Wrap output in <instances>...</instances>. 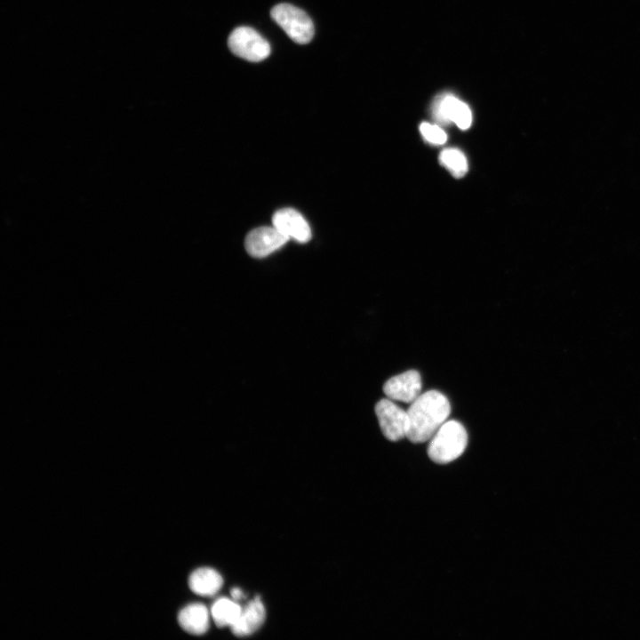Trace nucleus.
Listing matches in <instances>:
<instances>
[{
	"mask_svg": "<svg viewBox=\"0 0 640 640\" xmlns=\"http://www.w3.org/2000/svg\"><path fill=\"white\" fill-rule=\"evenodd\" d=\"M450 412V403L442 393L429 390L420 394L407 410L409 428L406 437L414 444L430 440Z\"/></svg>",
	"mask_w": 640,
	"mask_h": 640,
	"instance_id": "obj_1",
	"label": "nucleus"
},
{
	"mask_svg": "<svg viewBox=\"0 0 640 640\" xmlns=\"http://www.w3.org/2000/svg\"><path fill=\"white\" fill-rule=\"evenodd\" d=\"M468 444V434L457 420L445 421L430 438L428 454L438 464L449 463L459 458Z\"/></svg>",
	"mask_w": 640,
	"mask_h": 640,
	"instance_id": "obj_2",
	"label": "nucleus"
},
{
	"mask_svg": "<svg viewBox=\"0 0 640 640\" xmlns=\"http://www.w3.org/2000/svg\"><path fill=\"white\" fill-rule=\"evenodd\" d=\"M271 18L295 43L306 44L314 36V24L301 9L290 4H279L271 10Z\"/></svg>",
	"mask_w": 640,
	"mask_h": 640,
	"instance_id": "obj_3",
	"label": "nucleus"
},
{
	"mask_svg": "<svg viewBox=\"0 0 640 640\" xmlns=\"http://www.w3.org/2000/svg\"><path fill=\"white\" fill-rule=\"evenodd\" d=\"M228 44L236 56L252 62H259L268 57L270 45L255 29L238 27L229 35Z\"/></svg>",
	"mask_w": 640,
	"mask_h": 640,
	"instance_id": "obj_4",
	"label": "nucleus"
},
{
	"mask_svg": "<svg viewBox=\"0 0 640 640\" xmlns=\"http://www.w3.org/2000/svg\"><path fill=\"white\" fill-rule=\"evenodd\" d=\"M375 413L387 439L396 442L406 437L409 428L407 411L400 408L391 399L384 398L376 404Z\"/></svg>",
	"mask_w": 640,
	"mask_h": 640,
	"instance_id": "obj_5",
	"label": "nucleus"
},
{
	"mask_svg": "<svg viewBox=\"0 0 640 640\" xmlns=\"http://www.w3.org/2000/svg\"><path fill=\"white\" fill-rule=\"evenodd\" d=\"M434 119L442 124L454 123L460 129L467 130L472 123L469 107L451 93L440 95L432 107Z\"/></svg>",
	"mask_w": 640,
	"mask_h": 640,
	"instance_id": "obj_6",
	"label": "nucleus"
},
{
	"mask_svg": "<svg viewBox=\"0 0 640 640\" xmlns=\"http://www.w3.org/2000/svg\"><path fill=\"white\" fill-rule=\"evenodd\" d=\"M288 240L289 238L274 226L260 227L247 235L244 244L250 255L261 258L274 252Z\"/></svg>",
	"mask_w": 640,
	"mask_h": 640,
	"instance_id": "obj_7",
	"label": "nucleus"
},
{
	"mask_svg": "<svg viewBox=\"0 0 640 640\" xmlns=\"http://www.w3.org/2000/svg\"><path fill=\"white\" fill-rule=\"evenodd\" d=\"M421 378L415 370H409L388 380L384 386L385 395L391 400L412 404L421 391Z\"/></svg>",
	"mask_w": 640,
	"mask_h": 640,
	"instance_id": "obj_8",
	"label": "nucleus"
},
{
	"mask_svg": "<svg viewBox=\"0 0 640 640\" xmlns=\"http://www.w3.org/2000/svg\"><path fill=\"white\" fill-rule=\"evenodd\" d=\"M273 226L289 239L298 242H308L311 237V230L307 220L297 211L284 208L275 212L272 218Z\"/></svg>",
	"mask_w": 640,
	"mask_h": 640,
	"instance_id": "obj_9",
	"label": "nucleus"
},
{
	"mask_svg": "<svg viewBox=\"0 0 640 640\" xmlns=\"http://www.w3.org/2000/svg\"><path fill=\"white\" fill-rule=\"evenodd\" d=\"M266 619V609L259 596L250 601L230 627L236 636H248L256 632L264 623Z\"/></svg>",
	"mask_w": 640,
	"mask_h": 640,
	"instance_id": "obj_10",
	"label": "nucleus"
},
{
	"mask_svg": "<svg viewBox=\"0 0 640 640\" xmlns=\"http://www.w3.org/2000/svg\"><path fill=\"white\" fill-rule=\"evenodd\" d=\"M211 612L200 603L184 606L178 613V623L188 634L200 636L207 632L210 626Z\"/></svg>",
	"mask_w": 640,
	"mask_h": 640,
	"instance_id": "obj_11",
	"label": "nucleus"
},
{
	"mask_svg": "<svg viewBox=\"0 0 640 640\" xmlns=\"http://www.w3.org/2000/svg\"><path fill=\"white\" fill-rule=\"evenodd\" d=\"M188 582L193 593L201 596H212L221 588L223 579L215 569L200 567L191 572Z\"/></svg>",
	"mask_w": 640,
	"mask_h": 640,
	"instance_id": "obj_12",
	"label": "nucleus"
},
{
	"mask_svg": "<svg viewBox=\"0 0 640 640\" xmlns=\"http://www.w3.org/2000/svg\"><path fill=\"white\" fill-rule=\"evenodd\" d=\"M242 607L233 598L220 597L212 604L210 612L219 628L231 627L238 619Z\"/></svg>",
	"mask_w": 640,
	"mask_h": 640,
	"instance_id": "obj_13",
	"label": "nucleus"
},
{
	"mask_svg": "<svg viewBox=\"0 0 640 640\" xmlns=\"http://www.w3.org/2000/svg\"><path fill=\"white\" fill-rule=\"evenodd\" d=\"M439 161L456 178L463 177L468 169L464 153L458 148L444 149L439 155Z\"/></svg>",
	"mask_w": 640,
	"mask_h": 640,
	"instance_id": "obj_14",
	"label": "nucleus"
},
{
	"mask_svg": "<svg viewBox=\"0 0 640 640\" xmlns=\"http://www.w3.org/2000/svg\"><path fill=\"white\" fill-rule=\"evenodd\" d=\"M420 132L423 139L432 145H442L447 140V134L437 124L422 123L420 125Z\"/></svg>",
	"mask_w": 640,
	"mask_h": 640,
	"instance_id": "obj_15",
	"label": "nucleus"
},
{
	"mask_svg": "<svg viewBox=\"0 0 640 640\" xmlns=\"http://www.w3.org/2000/svg\"><path fill=\"white\" fill-rule=\"evenodd\" d=\"M230 595L235 601H239L244 598V594L239 588H233L230 591Z\"/></svg>",
	"mask_w": 640,
	"mask_h": 640,
	"instance_id": "obj_16",
	"label": "nucleus"
}]
</instances>
